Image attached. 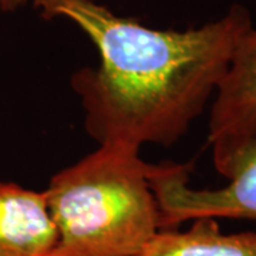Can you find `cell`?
<instances>
[{
    "instance_id": "6",
    "label": "cell",
    "mask_w": 256,
    "mask_h": 256,
    "mask_svg": "<svg viewBox=\"0 0 256 256\" xmlns=\"http://www.w3.org/2000/svg\"><path fill=\"white\" fill-rule=\"evenodd\" d=\"M138 256H256V232L225 234L216 220L198 218L185 230H158Z\"/></svg>"
},
{
    "instance_id": "3",
    "label": "cell",
    "mask_w": 256,
    "mask_h": 256,
    "mask_svg": "<svg viewBox=\"0 0 256 256\" xmlns=\"http://www.w3.org/2000/svg\"><path fill=\"white\" fill-rule=\"evenodd\" d=\"M188 164L154 165L150 182L160 208L161 229H174L198 218L256 220V140L218 190L190 185Z\"/></svg>"
},
{
    "instance_id": "1",
    "label": "cell",
    "mask_w": 256,
    "mask_h": 256,
    "mask_svg": "<svg viewBox=\"0 0 256 256\" xmlns=\"http://www.w3.org/2000/svg\"><path fill=\"white\" fill-rule=\"evenodd\" d=\"M44 20L74 23L98 50L70 86L84 128L98 144L170 148L206 108L235 47L254 26L250 12L232 4L222 18L186 30H160L112 13L94 0H32Z\"/></svg>"
},
{
    "instance_id": "4",
    "label": "cell",
    "mask_w": 256,
    "mask_h": 256,
    "mask_svg": "<svg viewBox=\"0 0 256 256\" xmlns=\"http://www.w3.org/2000/svg\"><path fill=\"white\" fill-rule=\"evenodd\" d=\"M255 140L256 28L252 26L235 47L210 104L208 144L216 172L226 180Z\"/></svg>"
},
{
    "instance_id": "5",
    "label": "cell",
    "mask_w": 256,
    "mask_h": 256,
    "mask_svg": "<svg viewBox=\"0 0 256 256\" xmlns=\"http://www.w3.org/2000/svg\"><path fill=\"white\" fill-rule=\"evenodd\" d=\"M56 239L46 192L0 182V256H48Z\"/></svg>"
},
{
    "instance_id": "2",
    "label": "cell",
    "mask_w": 256,
    "mask_h": 256,
    "mask_svg": "<svg viewBox=\"0 0 256 256\" xmlns=\"http://www.w3.org/2000/svg\"><path fill=\"white\" fill-rule=\"evenodd\" d=\"M141 150L98 146L57 171L46 192L57 239L48 256H138L160 226Z\"/></svg>"
},
{
    "instance_id": "7",
    "label": "cell",
    "mask_w": 256,
    "mask_h": 256,
    "mask_svg": "<svg viewBox=\"0 0 256 256\" xmlns=\"http://www.w3.org/2000/svg\"><path fill=\"white\" fill-rule=\"evenodd\" d=\"M28 0H0V12L12 13L18 10Z\"/></svg>"
}]
</instances>
